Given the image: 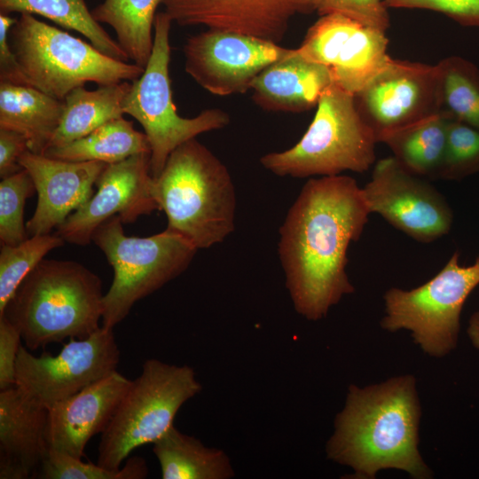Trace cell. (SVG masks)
I'll return each instance as SVG.
<instances>
[{
    "mask_svg": "<svg viewBox=\"0 0 479 479\" xmlns=\"http://www.w3.org/2000/svg\"><path fill=\"white\" fill-rule=\"evenodd\" d=\"M164 0H104L91 10L98 23L109 25L134 64L145 67L153 46L157 7Z\"/></svg>",
    "mask_w": 479,
    "mask_h": 479,
    "instance_id": "cell-27",
    "label": "cell"
},
{
    "mask_svg": "<svg viewBox=\"0 0 479 479\" xmlns=\"http://www.w3.org/2000/svg\"><path fill=\"white\" fill-rule=\"evenodd\" d=\"M152 191L167 216L166 230L197 249L211 247L234 231L236 193L230 172L196 138L169 154Z\"/></svg>",
    "mask_w": 479,
    "mask_h": 479,
    "instance_id": "cell-4",
    "label": "cell"
},
{
    "mask_svg": "<svg viewBox=\"0 0 479 479\" xmlns=\"http://www.w3.org/2000/svg\"><path fill=\"white\" fill-rule=\"evenodd\" d=\"M479 172V130L449 120L443 162L437 178L461 180Z\"/></svg>",
    "mask_w": 479,
    "mask_h": 479,
    "instance_id": "cell-33",
    "label": "cell"
},
{
    "mask_svg": "<svg viewBox=\"0 0 479 479\" xmlns=\"http://www.w3.org/2000/svg\"><path fill=\"white\" fill-rule=\"evenodd\" d=\"M357 112L377 142L441 113L437 64L391 58L383 70L354 94Z\"/></svg>",
    "mask_w": 479,
    "mask_h": 479,
    "instance_id": "cell-12",
    "label": "cell"
},
{
    "mask_svg": "<svg viewBox=\"0 0 479 479\" xmlns=\"http://www.w3.org/2000/svg\"><path fill=\"white\" fill-rule=\"evenodd\" d=\"M334 82L329 67L290 49L254 79L250 90L255 103L264 110L301 113L318 106Z\"/></svg>",
    "mask_w": 479,
    "mask_h": 479,
    "instance_id": "cell-21",
    "label": "cell"
},
{
    "mask_svg": "<svg viewBox=\"0 0 479 479\" xmlns=\"http://www.w3.org/2000/svg\"><path fill=\"white\" fill-rule=\"evenodd\" d=\"M459 256L458 251L452 253L433 278L415 288L388 289L383 295L381 328L411 332L413 342L433 357L454 350L464 304L479 285V255L469 265L460 264Z\"/></svg>",
    "mask_w": 479,
    "mask_h": 479,
    "instance_id": "cell-9",
    "label": "cell"
},
{
    "mask_svg": "<svg viewBox=\"0 0 479 479\" xmlns=\"http://www.w3.org/2000/svg\"><path fill=\"white\" fill-rule=\"evenodd\" d=\"M172 22L165 12L156 14L151 57L142 75L131 82L122 105L124 114L141 124L148 139L153 177L160 175L177 146L200 134L223 129L230 122L229 114L219 108L204 110L192 118L177 114L169 72Z\"/></svg>",
    "mask_w": 479,
    "mask_h": 479,
    "instance_id": "cell-10",
    "label": "cell"
},
{
    "mask_svg": "<svg viewBox=\"0 0 479 479\" xmlns=\"http://www.w3.org/2000/svg\"><path fill=\"white\" fill-rule=\"evenodd\" d=\"M29 151L28 141L21 133L0 129V177L5 178L23 169L20 159Z\"/></svg>",
    "mask_w": 479,
    "mask_h": 479,
    "instance_id": "cell-38",
    "label": "cell"
},
{
    "mask_svg": "<svg viewBox=\"0 0 479 479\" xmlns=\"http://www.w3.org/2000/svg\"><path fill=\"white\" fill-rule=\"evenodd\" d=\"M318 0H164L165 12L180 26H204L279 43L291 20L317 12Z\"/></svg>",
    "mask_w": 479,
    "mask_h": 479,
    "instance_id": "cell-17",
    "label": "cell"
},
{
    "mask_svg": "<svg viewBox=\"0 0 479 479\" xmlns=\"http://www.w3.org/2000/svg\"><path fill=\"white\" fill-rule=\"evenodd\" d=\"M200 391L192 367L155 358L145 361L101 433L97 463L120 468L135 449L164 436L181 406Z\"/></svg>",
    "mask_w": 479,
    "mask_h": 479,
    "instance_id": "cell-8",
    "label": "cell"
},
{
    "mask_svg": "<svg viewBox=\"0 0 479 479\" xmlns=\"http://www.w3.org/2000/svg\"><path fill=\"white\" fill-rule=\"evenodd\" d=\"M388 9H423L440 12L464 27H479V0H384Z\"/></svg>",
    "mask_w": 479,
    "mask_h": 479,
    "instance_id": "cell-35",
    "label": "cell"
},
{
    "mask_svg": "<svg viewBox=\"0 0 479 479\" xmlns=\"http://www.w3.org/2000/svg\"><path fill=\"white\" fill-rule=\"evenodd\" d=\"M1 13L36 14L86 37L98 51L114 59L128 61L129 57L117 41L99 25L84 0H0Z\"/></svg>",
    "mask_w": 479,
    "mask_h": 479,
    "instance_id": "cell-28",
    "label": "cell"
},
{
    "mask_svg": "<svg viewBox=\"0 0 479 479\" xmlns=\"http://www.w3.org/2000/svg\"><path fill=\"white\" fill-rule=\"evenodd\" d=\"M9 41L31 86L60 100L87 82L101 86L132 82L145 71L29 13H20Z\"/></svg>",
    "mask_w": 479,
    "mask_h": 479,
    "instance_id": "cell-6",
    "label": "cell"
},
{
    "mask_svg": "<svg viewBox=\"0 0 479 479\" xmlns=\"http://www.w3.org/2000/svg\"><path fill=\"white\" fill-rule=\"evenodd\" d=\"M467 334L473 347L479 350V309L469 318Z\"/></svg>",
    "mask_w": 479,
    "mask_h": 479,
    "instance_id": "cell-39",
    "label": "cell"
},
{
    "mask_svg": "<svg viewBox=\"0 0 479 479\" xmlns=\"http://www.w3.org/2000/svg\"><path fill=\"white\" fill-rule=\"evenodd\" d=\"M437 66L441 113L479 130V67L459 56H449Z\"/></svg>",
    "mask_w": 479,
    "mask_h": 479,
    "instance_id": "cell-29",
    "label": "cell"
},
{
    "mask_svg": "<svg viewBox=\"0 0 479 479\" xmlns=\"http://www.w3.org/2000/svg\"><path fill=\"white\" fill-rule=\"evenodd\" d=\"M130 383L115 371L48 408L49 450L82 459L87 443L105 430Z\"/></svg>",
    "mask_w": 479,
    "mask_h": 479,
    "instance_id": "cell-19",
    "label": "cell"
},
{
    "mask_svg": "<svg viewBox=\"0 0 479 479\" xmlns=\"http://www.w3.org/2000/svg\"><path fill=\"white\" fill-rule=\"evenodd\" d=\"M16 20L8 14H0V82L31 86L9 41L10 30Z\"/></svg>",
    "mask_w": 479,
    "mask_h": 479,
    "instance_id": "cell-37",
    "label": "cell"
},
{
    "mask_svg": "<svg viewBox=\"0 0 479 479\" xmlns=\"http://www.w3.org/2000/svg\"><path fill=\"white\" fill-rule=\"evenodd\" d=\"M130 86V81H124L93 90L84 86L72 90L63 100L61 121L48 149L83 137L107 122L122 117L123 101Z\"/></svg>",
    "mask_w": 479,
    "mask_h": 479,
    "instance_id": "cell-23",
    "label": "cell"
},
{
    "mask_svg": "<svg viewBox=\"0 0 479 479\" xmlns=\"http://www.w3.org/2000/svg\"><path fill=\"white\" fill-rule=\"evenodd\" d=\"M148 474L146 461L137 456L130 458L122 468L108 469L82 459L49 450L36 473L43 479H142Z\"/></svg>",
    "mask_w": 479,
    "mask_h": 479,
    "instance_id": "cell-31",
    "label": "cell"
},
{
    "mask_svg": "<svg viewBox=\"0 0 479 479\" xmlns=\"http://www.w3.org/2000/svg\"><path fill=\"white\" fill-rule=\"evenodd\" d=\"M317 12L340 13L385 32L390 26L384 0H318Z\"/></svg>",
    "mask_w": 479,
    "mask_h": 479,
    "instance_id": "cell-34",
    "label": "cell"
},
{
    "mask_svg": "<svg viewBox=\"0 0 479 479\" xmlns=\"http://www.w3.org/2000/svg\"><path fill=\"white\" fill-rule=\"evenodd\" d=\"M21 335L4 316H0V390L15 386L16 360Z\"/></svg>",
    "mask_w": 479,
    "mask_h": 479,
    "instance_id": "cell-36",
    "label": "cell"
},
{
    "mask_svg": "<svg viewBox=\"0 0 479 479\" xmlns=\"http://www.w3.org/2000/svg\"><path fill=\"white\" fill-rule=\"evenodd\" d=\"M314 118L292 147L260 159L279 177L296 178L364 173L376 162L378 143L360 116L354 95L334 82L321 96Z\"/></svg>",
    "mask_w": 479,
    "mask_h": 479,
    "instance_id": "cell-5",
    "label": "cell"
},
{
    "mask_svg": "<svg viewBox=\"0 0 479 479\" xmlns=\"http://www.w3.org/2000/svg\"><path fill=\"white\" fill-rule=\"evenodd\" d=\"M117 216L103 222L92 241L114 270L103 296L102 326L113 329L133 305L183 273L197 248L182 236L165 231L149 237H130Z\"/></svg>",
    "mask_w": 479,
    "mask_h": 479,
    "instance_id": "cell-7",
    "label": "cell"
},
{
    "mask_svg": "<svg viewBox=\"0 0 479 479\" xmlns=\"http://www.w3.org/2000/svg\"><path fill=\"white\" fill-rule=\"evenodd\" d=\"M150 157V153H143L107 164L96 182L93 196L68 216L55 233L65 242L86 246L95 230L112 216L130 224L159 210L152 191Z\"/></svg>",
    "mask_w": 479,
    "mask_h": 479,
    "instance_id": "cell-16",
    "label": "cell"
},
{
    "mask_svg": "<svg viewBox=\"0 0 479 479\" xmlns=\"http://www.w3.org/2000/svg\"><path fill=\"white\" fill-rule=\"evenodd\" d=\"M371 212L363 189L349 176L310 177L279 228L278 253L295 311L308 320L326 317L353 294L346 268Z\"/></svg>",
    "mask_w": 479,
    "mask_h": 479,
    "instance_id": "cell-1",
    "label": "cell"
},
{
    "mask_svg": "<svg viewBox=\"0 0 479 479\" xmlns=\"http://www.w3.org/2000/svg\"><path fill=\"white\" fill-rule=\"evenodd\" d=\"M119 360L113 329L104 326L86 338L70 339L55 356L43 352L37 357L20 345L15 386L48 409L117 371Z\"/></svg>",
    "mask_w": 479,
    "mask_h": 479,
    "instance_id": "cell-11",
    "label": "cell"
},
{
    "mask_svg": "<svg viewBox=\"0 0 479 479\" xmlns=\"http://www.w3.org/2000/svg\"><path fill=\"white\" fill-rule=\"evenodd\" d=\"M64 107L63 100L33 86L0 82V129L24 135L34 153L48 149Z\"/></svg>",
    "mask_w": 479,
    "mask_h": 479,
    "instance_id": "cell-22",
    "label": "cell"
},
{
    "mask_svg": "<svg viewBox=\"0 0 479 479\" xmlns=\"http://www.w3.org/2000/svg\"><path fill=\"white\" fill-rule=\"evenodd\" d=\"M163 479H229L234 470L227 454L180 432L174 425L153 444Z\"/></svg>",
    "mask_w": 479,
    "mask_h": 479,
    "instance_id": "cell-24",
    "label": "cell"
},
{
    "mask_svg": "<svg viewBox=\"0 0 479 479\" xmlns=\"http://www.w3.org/2000/svg\"><path fill=\"white\" fill-rule=\"evenodd\" d=\"M386 32L340 13L321 15L308 29L297 51L331 70L334 82L351 94L387 66Z\"/></svg>",
    "mask_w": 479,
    "mask_h": 479,
    "instance_id": "cell-15",
    "label": "cell"
},
{
    "mask_svg": "<svg viewBox=\"0 0 479 479\" xmlns=\"http://www.w3.org/2000/svg\"><path fill=\"white\" fill-rule=\"evenodd\" d=\"M421 408L413 375L359 388L349 385L343 409L326 444L327 458L348 466L353 478L374 479L399 469L415 479L433 473L419 452Z\"/></svg>",
    "mask_w": 479,
    "mask_h": 479,
    "instance_id": "cell-2",
    "label": "cell"
},
{
    "mask_svg": "<svg viewBox=\"0 0 479 479\" xmlns=\"http://www.w3.org/2000/svg\"><path fill=\"white\" fill-rule=\"evenodd\" d=\"M450 118L439 113L386 137L384 143L406 170L420 177L437 178Z\"/></svg>",
    "mask_w": 479,
    "mask_h": 479,
    "instance_id": "cell-26",
    "label": "cell"
},
{
    "mask_svg": "<svg viewBox=\"0 0 479 479\" xmlns=\"http://www.w3.org/2000/svg\"><path fill=\"white\" fill-rule=\"evenodd\" d=\"M362 189L371 214L380 215L415 241L434 242L452 229L453 213L445 198L393 156L374 163L371 179Z\"/></svg>",
    "mask_w": 479,
    "mask_h": 479,
    "instance_id": "cell-13",
    "label": "cell"
},
{
    "mask_svg": "<svg viewBox=\"0 0 479 479\" xmlns=\"http://www.w3.org/2000/svg\"><path fill=\"white\" fill-rule=\"evenodd\" d=\"M20 164L31 176L37 203L27 222V234L51 233L94 194L93 186L107 165L101 161H67L27 151Z\"/></svg>",
    "mask_w": 479,
    "mask_h": 479,
    "instance_id": "cell-18",
    "label": "cell"
},
{
    "mask_svg": "<svg viewBox=\"0 0 479 479\" xmlns=\"http://www.w3.org/2000/svg\"><path fill=\"white\" fill-rule=\"evenodd\" d=\"M150 153L148 139L132 122L122 117L101 125L87 136L67 145L49 148L43 155L67 161H122L135 154Z\"/></svg>",
    "mask_w": 479,
    "mask_h": 479,
    "instance_id": "cell-25",
    "label": "cell"
},
{
    "mask_svg": "<svg viewBox=\"0 0 479 479\" xmlns=\"http://www.w3.org/2000/svg\"><path fill=\"white\" fill-rule=\"evenodd\" d=\"M186 73L217 96L245 93L254 79L290 49L249 35L211 29L189 37L183 48Z\"/></svg>",
    "mask_w": 479,
    "mask_h": 479,
    "instance_id": "cell-14",
    "label": "cell"
},
{
    "mask_svg": "<svg viewBox=\"0 0 479 479\" xmlns=\"http://www.w3.org/2000/svg\"><path fill=\"white\" fill-rule=\"evenodd\" d=\"M35 191L27 170L3 178L0 183V241L1 245L14 246L27 239L24 224L26 200Z\"/></svg>",
    "mask_w": 479,
    "mask_h": 479,
    "instance_id": "cell-32",
    "label": "cell"
},
{
    "mask_svg": "<svg viewBox=\"0 0 479 479\" xmlns=\"http://www.w3.org/2000/svg\"><path fill=\"white\" fill-rule=\"evenodd\" d=\"M48 409L16 386L0 391V478L35 477L48 452Z\"/></svg>",
    "mask_w": 479,
    "mask_h": 479,
    "instance_id": "cell-20",
    "label": "cell"
},
{
    "mask_svg": "<svg viewBox=\"0 0 479 479\" xmlns=\"http://www.w3.org/2000/svg\"><path fill=\"white\" fill-rule=\"evenodd\" d=\"M101 280L75 261L43 259L22 280L3 314L26 347L43 348L67 338L82 339L102 319Z\"/></svg>",
    "mask_w": 479,
    "mask_h": 479,
    "instance_id": "cell-3",
    "label": "cell"
},
{
    "mask_svg": "<svg viewBox=\"0 0 479 479\" xmlns=\"http://www.w3.org/2000/svg\"><path fill=\"white\" fill-rule=\"evenodd\" d=\"M56 233L33 235L20 244L1 245L0 315L27 275L51 250L64 246Z\"/></svg>",
    "mask_w": 479,
    "mask_h": 479,
    "instance_id": "cell-30",
    "label": "cell"
}]
</instances>
